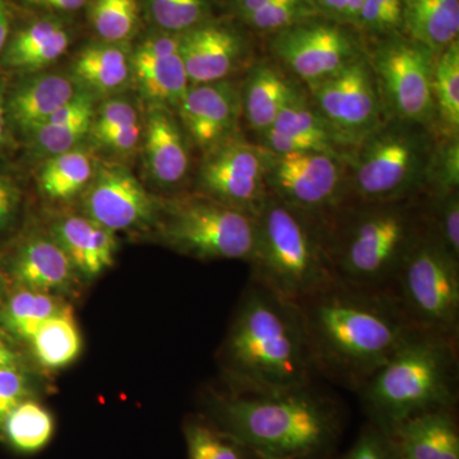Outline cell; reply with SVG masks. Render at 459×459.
Wrapping results in <instances>:
<instances>
[{"instance_id":"cell-1","label":"cell","mask_w":459,"mask_h":459,"mask_svg":"<svg viewBox=\"0 0 459 459\" xmlns=\"http://www.w3.org/2000/svg\"><path fill=\"white\" fill-rule=\"evenodd\" d=\"M295 305L314 369L356 392L416 329L394 290L336 279Z\"/></svg>"},{"instance_id":"cell-2","label":"cell","mask_w":459,"mask_h":459,"mask_svg":"<svg viewBox=\"0 0 459 459\" xmlns=\"http://www.w3.org/2000/svg\"><path fill=\"white\" fill-rule=\"evenodd\" d=\"M217 428L259 459H328L342 433V410L312 385L271 394H211Z\"/></svg>"},{"instance_id":"cell-3","label":"cell","mask_w":459,"mask_h":459,"mask_svg":"<svg viewBox=\"0 0 459 459\" xmlns=\"http://www.w3.org/2000/svg\"><path fill=\"white\" fill-rule=\"evenodd\" d=\"M231 394H271L313 383L316 371L296 305L252 280L221 349Z\"/></svg>"},{"instance_id":"cell-4","label":"cell","mask_w":459,"mask_h":459,"mask_svg":"<svg viewBox=\"0 0 459 459\" xmlns=\"http://www.w3.org/2000/svg\"><path fill=\"white\" fill-rule=\"evenodd\" d=\"M458 342L415 329L359 389L374 427L389 435L427 411L455 407Z\"/></svg>"},{"instance_id":"cell-5","label":"cell","mask_w":459,"mask_h":459,"mask_svg":"<svg viewBox=\"0 0 459 459\" xmlns=\"http://www.w3.org/2000/svg\"><path fill=\"white\" fill-rule=\"evenodd\" d=\"M252 280L283 300L298 304L336 280L328 228L270 195L255 219Z\"/></svg>"},{"instance_id":"cell-6","label":"cell","mask_w":459,"mask_h":459,"mask_svg":"<svg viewBox=\"0 0 459 459\" xmlns=\"http://www.w3.org/2000/svg\"><path fill=\"white\" fill-rule=\"evenodd\" d=\"M402 202L367 204L369 207L353 213L344 226L328 223L337 280L364 289L394 290L402 263L425 232Z\"/></svg>"},{"instance_id":"cell-7","label":"cell","mask_w":459,"mask_h":459,"mask_svg":"<svg viewBox=\"0 0 459 459\" xmlns=\"http://www.w3.org/2000/svg\"><path fill=\"white\" fill-rule=\"evenodd\" d=\"M166 246L201 261L249 262L255 244V217L197 195L165 202L159 212Z\"/></svg>"},{"instance_id":"cell-8","label":"cell","mask_w":459,"mask_h":459,"mask_svg":"<svg viewBox=\"0 0 459 459\" xmlns=\"http://www.w3.org/2000/svg\"><path fill=\"white\" fill-rule=\"evenodd\" d=\"M394 291L413 327L458 342L459 259L430 230L402 263Z\"/></svg>"},{"instance_id":"cell-9","label":"cell","mask_w":459,"mask_h":459,"mask_svg":"<svg viewBox=\"0 0 459 459\" xmlns=\"http://www.w3.org/2000/svg\"><path fill=\"white\" fill-rule=\"evenodd\" d=\"M421 128L382 124L358 147L353 186L364 204L406 201L427 184L433 152Z\"/></svg>"},{"instance_id":"cell-10","label":"cell","mask_w":459,"mask_h":459,"mask_svg":"<svg viewBox=\"0 0 459 459\" xmlns=\"http://www.w3.org/2000/svg\"><path fill=\"white\" fill-rule=\"evenodd\" d=\"M437 54L412 39L392 35L377 45L370 63L385 111L397 122L435 124L433 95Z\"/></svg>"},{"instance_id":"cell-11","label":"cell","mask_w":459,"mask_h":459,"mask_svg":"<svg viewBox=\"0 0 459 459\" xmlns=\"http://www.w3.org/2000/svg\"><path fill=\"white\" fill-rule=\"evenodd\" d=\"M313 105L338 146L358 148L383 124L382 99L373 66L362 56L338 74L309 84Z\"/></svg>"},{"instance_id":"cell-12","label":"cell","mask_w":459,"mask_h":459,"mask_svg":"<svg viewBox=\"0 0 459 459\" xmlns=\"http://www.w3.org/2000/svg\"><path fill=\"white\" fill-rule=\"evenodd\" d=\"M271 50L307 86L338 74L365 56L360 40L351 30L320 16L273 33Z\"/></svg>"},{"instance_id":"cell-13","label":"cell","mask_w":459,"mask_h":459,"mask_svg":"<svg viewBox=\"0 0 459 459\" xmlns=\"http://www.w3.org/2000/svg\"><path fill=\"white\" fill-rule=\"evenodd\" d=\"M340 157L327 152L271 153L267 186L272 195L328 226L342 198Z\"/></svg>"},{"instance_id":"cell-14","label":"cell","mask_w":459,"mask_h":459,"mask_svg":"<svg viewBox=\"0 0 459 459\" xmlns=\"http://www.w3.org/2000/svg\"><path fill=\"white\" fill-rule=\"evenodd\" d=\"M271 152L240 135L204 153L198 193L258 217L271 193L267 186Z\"/></svg>"},{"instance_id":"cell-15","label":"cell","mask_w":459,"mask_h":459,"mask_svg":"<svg viewBox=\"0 0 459 459\" xmlns=\"http://www.w3.org/2000/svg\"><path fill=\"white\" fill-rule=\"evenodd\" d=\"M82 202L84 216L113 232L152 222L161 207L131 171L114 164H98Z\"/></svg>"},{"instance_id":"cell-16","label":"cell","mask_w":459,"mask_h":459,"mask_svg":"<svg viewBox=\"0 0 459 459\" xmlns=\"http://www.w3.org/2000/svg\"><path fill=\"white\" fill-rule=\"evenodd\" d=\"M177 108L184 132L204 153L238 135L240 92L228 80L190 84Z\"/></svg>"},{"instance_id":"cell-17","label":"cell","mask_w":459,"mask_h":459,"mask_svg":"<svg viewBox=\"0 0 459 459\" xmlns=\"http://www.w3.org/2000/svg\"><path fill=\"white\" fill-rule=\"evenodd\" d=\"M247 54L246 36L228 23L205 21L181 33L180 56L190 84L225 81Z\"/></svg>"},{"instance_id":"cell-18","label":"cell","mask_w":459,"mask_h":459,"mask_svg":"<svg viewBox=\"0 0 459 459\" xmlns=\"http://www.w3.org/2000/svg\"><path fill=\"white\" fill-rule=\"evenodd\" d=\"M263 147L273 155L318 152L338 156V144L327 124L301 91L281 110L262 135Z\"/></svg>"},{"instance_id":"cell-19","label":"cell","mask_w":459,"mask_h":459,"mask_svg":"<svg viewBox=\"0 0 459 459\" xmlns=\"http://www.w3.org/2000/svg\"><path fill=\"white\" fill-rule=\"evenodd\" d=\"M144 155L148 175L161 188H172L186 179L190 155L183 126L170 108L151 107L148 113Z\"/></svg>"},{"instance_id":"cell-20","label":"cell","mask_w":459,"mask_h":459,"mask_svg":"<svg viewBox=\"0 0 459 459\" xmlns=\"http://www.w3.org/2000/svg\"><path fill=\"white\" fill-rule=\"evenodd\" d=\"M455 407L427 411L402 422L388 435L400 459H459Z\"/></svg>"},{"instance_id":"cell-21","label":"cell","mask_w":459,"mask_h":459,"mask_svg":"<svg viewBox=\"0 0 459 459\" xmlns=\"http://www.w3.org/2000/svg\"><path fill=\"white\" fill-rule=\"evenodd\" d=\"M56 238L77 273L93 279L114 264L117 241L115 232L87 216H65L51 225Z\"/></svg>"},{"instance_id":"cell-22","label":"cell","mask_w":459,"mask_h":459,"mask_svg":"<svg viewBox=\"0 0 459 459\" xmlns=\"http://www.w3.org/2000/svg\"><path fill=\"white\" fill-rule=\"evenodd\" d=\"M75 273L68 256L51 235L30 238L12 264L18 285L56 295L74 286Z\"/></svg>"},{"instance_id":"cell-23","label":"cell","mask_w":459,"mask_h":459,"mask_svg":"<svg viewBox=\"0 0 459 459\" xmlns=\"http://www.w3.org/2000/svg\"><path fill=\"white\" fill-rule=\"evenodd\" d=\"M299 91L276 66L267 62L256 63L240 92L241 113L250 128L263 135Z\"/></svg>"},{"instance_id":"cell-24","label":"cell","mask_w":459,"mask_h":459,"mask_svg":"<svg viewBox=\"0 0 459 459\" xmlns=\"http://www.w3.org/2000/svg\"><path fill=\"white\" fill-rule=\"evenodd\" d=\"M80 93L72 78L42 74L17 90L9 108L17 126L29 134Z\"/></svg>"},{"instance_id":"cell-25","label":"cell","mask_w":459,"mask_h":459,"mask_svg":"<svg viewBox=\"0 0 459 459\" xmlns=\"http://www.w3.org/2000/svg\"><path fill=\"white\" fill-rule=\"evenodd\" d=\"M402 27L407 38L439 54L458 41L459 0H402Z\"/></svg>"},{"instance_id":"cell-26","label":"cell","mask_w":459,"mask_h":459,"mask_svg":"<svg viewBox=\"0 0 459 459\" xmlns=\"http://www.w3.org/2000/svg\"><path fill=\"white\" fill-rule=\"evenodd\" d=\"M132 75L151 107L177 108L190 83L180 53L152 56L135 50L131 56Z\"/></svg>"},{"instance_id":"cell-27","label":"cell","mask_w":459,"mask_h":459,"mask_svg":"<svg viewBox=\"0 0 459 459\" xmlns=\"http://www.w3.org/2000/svg\"><path fill=\"white\" fill-rule=\"evenodd\" d=\"M95 113L92 98L89 93L81 92L29 133L33 151L49 159L74 150L91 132Z\"/></svg>"},{"instance_id":"cell-28","label":"cell","mask_w":459,"mask_h":459,"mask_svg":"<svg viewBox=\"0 0 459 459\" xmlns=\"http://www.w3.org/2000/svg\"><path fill=\"white\" fill-rule=\"evenodd\" d=\"M71 36L63 23L41 20L14 36L5 53V63L12 68L36 69L53 65L68 49Z\"/></svg>"},{"instance_id":"cell-29","label":"cell","mask_w":459,"mask_h":459,"mask_svg":"<svg viewBox=\"0 0 459 459\" xmlns=\"http://www.w3.org/2000/svg\"><path fill=\"white\" fill-rule=\"evenodd\" d=\"M30 343L36 360L44 369H65L74 364L82 351V336L72 305H63L45 320Z\"/></svg>"},{"instance_id":"cell-30","label":"cell","mask_w":459,"mask_h":459,"mask_svg":"<svg viewBox=\"0 0 459 459\" xmlns=\"http://www.w3.org/2000/svg\"><path fill=\"white\" fill-rule=\"evenodd\" d=\"M75 78L95 92H115L132 77L131 56L113 42H100L84 48L75 57Z\"/></svg>"},{"instance_id":"cell-31","label":"cell","mask_w":459,"mask_h":459,"mask_svg":"<svg viewBox=\"0 0 459 459\" xmlns=\"http://www.w3.org/2000/svg\"><path fill=\"white\" fill-rule=\"evenodd\" d=\"M98 162L89 151L75 147L49 157L39 172V186L51 201H68L87 188Z\"/></svg>"},{"instance_id":"cell-32","label":"cell","mask_w":459,"mask_h":459,"mask_svg":"<svg viewBox=\"0 0 459 459\" xmlns=\"http://www.w3.org/2000/svg\"><path fill=\"white\" fill-rule=\"evenodd\" d=\"M65 304L56 294L21 286L3 305L0 325L14 337L30 342L45 320Z\"/></svg>"},{"instance_id":"cell-33","label":"cell","mask_w":459,"mask_h":459,"mask_svg":"<svg viewBox=\"0 0 459 459\" xmlns=\"http://www.w3.org/2000/svg\"><path fill=\"white\" fill-rule=\"evenodd\" d=\"M433 95L435 123L444 137H458L459 132V41L437 54Z\"/></svg>"},{"instance_id":"cell-34","label":"cell","mask_w":459,"mask_h":459,"mask_svg":"<svg viewBox=\"0 0 459 459\" xmlns=\"http://www.w3.org/2000/svg\"><path fill=\"white\" fill-rule=\"evenodd\" d=\"M54 428L49 411L30 398L14 407L0 425L12 448L21 453L44 449L53 437Z\"/></svg>"},{"instance_id":"cell-35","label":"cell","mask_w":459,"mask_h":459,"mask_svg":"<svg viewBox=\"0 0 459 459\" xmlns=\"http://www.w3.org/2000/svg\"><path fill=\"white\" fill-rule=\"evenodd\" d=\"M137 0H91L90 20L105 42L120 44L132 38L138 25Z\"/></svg>"},{"instance_id":"cell-36","label":"cell","mask_w":459,"mask_h":459,"mask_svg":"<svg viewBox=\"0 0 459 459\" xmlns=\"http://www.w3.org/2000/svg\"><path fill=\"white\" fill-rule=\"evenodd\" d=\"M188 459H246V452L240 443L202 420H190L186 429Z\"/></svg>"},{"instance_id":"cell-37","label":"cell","mask_w":459,"mask_h":459,"mask_svg":"<svg viewBox=\"0 0 459 459\" xmlns=\"http://www.w3.org/2000/svg\"><path fill=\"white\" fill-rule=\"evenodd\" d=\"M147 9L162 31L184 33L207 21L211 0H147Z\"/></svg>"},{"instance_id":"cell-38","label":"cell","mask_w":459,"mask_h":459,"mask_svg":"<svg viewBox=\"0 0 459 459\" xmlns=\"http://www.w3.org/2000/svg\"><path fill=\"white\" fill-rule=\"evenodd\" d=\"M320 16L314 0H273L240 20L256 31L276 33L301 21Z\"/></svg>"},{"instance_id":"cell-39","label":"cell","mask_w":459,"mask_h":459,"mask_svg":"<svg viewBox=\"0 0 459 459\" xmlns=\"http://www.w3.org/2000/svg\"><path fill=\"white\" fill-rule=\"evenodd\" d=\"M427 184L434 195L457 192L459 186L458 137H444L443 143L433 151L429 162Z\"/></svg>"},{"instance_id":"cell-40","label":"cell","mask_w":459,"mask_h":459,"mask_svg":"<svg viewBox=\"0 0 459 459\" xmlns=\"http://www.w3.org/2000/svg\"><path fill=\"white\" fill-rule=\"evenodd\" d=\"M430 230L455 259H459V198L457 192L434 195Z\"/></svg>"},{"instance_id":"cell-41","label":"cell","mask_w":459,"mask_h":459,"mask_svg":"<svg viewBox=\"0 0 459 459\" xmlns=\"http://www.w3.org/2000/svg\"><path fill=\"white\" fill-rule=\"evenodd\" d=\"M137 122H141V119L134 105L128 100L114 99L102 105L98 113H95L91 132L98 140L108 132Z\"/></svg>"},{"instance_id":"cell-42","label":"cell","mask_w":459,"mask_h":459,"mask_svg":"<svg viewBox=\"0 0 459 459\" xmlns=\"http://www.w3.org/2000/svg\"><path fill=\"white\" fill-rule=\"evenodd\" d=\"M30 377L21 365L0 370V425L9 412L31 394Z\"/></svg>"},{"instance_id":"cell-43","label":"cell","mask_w":459,"mask_h":459,"mask_svg":"<svg viewBox=\"0 0 459 459\" xmlns=\"http://www.w3.org/2000/svg\"><path fill=\"white\" fill-rule=\"evenodd\" d=\"M341 459H400L394 443L380 429L370 425Z\"/></svg>"},{"instance_id":"cell-44","label":"cell","mask_w":459,"mask_h":459,"mask_svg":"<svg viewBox=\"0 0 459 459\" xmlns=\"http://www.w3.org/2000/svg\"><path fill=\"white\" fill-rule=\"evenodd\" d=\"M142 132H143V128H142L141 122L133 123L101 135L98 138V142L101 146L113 151V152L126 155V153L132 152L140 144Z\"/></svg>"},{"instance_id":"cell-45","label":"cell","mask_w":459,"mask_h":459,"mask_svg":"<svg viewBox=\"0 0 459 459\" xmlns=\"http://www.w3.org/2000/svg\"><path fill=\"white\" fill-rule=\"evenodd\" d=\"M21 205V190L16 183L0 175V230L7 229L16 219Z\"/></svg>"},{"instance_id":"cell-46","label":"cell","mask_w":459,"mask_h":459,"mask_svg":"<svg viewBox=\"0 0 459 459\" xmlns=\"http://www.w3.org/2000/svg\"><path fill=\"white\" fill-rule=\"evenodd\" d=\"M349 0H314L320 16H325L328 20L337 21L342 23L344 11Z\"/></svg>"},{"instance_id":"cell-47","label":"cell","mask_w":459,"mask_h":459,"mask_svg":"<svg viewBox=\"0 0 459 459\" xmlns=\"http://www.w3.org/2000/svg\"><path fill=\"white\" fill-rule=\"evenodd\" d=\"M38 7L54 9V11L74 12L82 8L87 0H26Z\"/></svg>"},{"instance_id":"cell-48","label":"cell","mask_w":459,"mask_h":459,"mask_svg":"<svg viewBox=\"0 0 459 459\" xmlns=\"http://www.w3.org/2000/svg\"><path fill=\"white\" fill-rule=\"evenodd\" d=\"M272 2L273 0H231V9L238 18H241L265 7Z\"/></svg>"},{"instance_id":"cell-49","label":"cell","mask_w":459,"mask_h":459,"mask_svg":"<svg viewBox=\"0 0 459 459\" xmlns=\"http://www.w3.org/2000/svg\"><path fill=\"white\" fill-rule=\"evenodd\" d=\"M18 365H21L20 356L4 338L0 337V370L18 367Z\"/></svg>"},{"instance_id":"cell-50","label":"cell","mask_w":459,"mask_h":459,"mask_svg":"<svg viewBox=\"0 0 459 459\" xmlns=\"http://www.w3.org/2000/svg\"><path fill=\"white\" fill-rule=\"evenodd\" d=\"M9 31V23L7 11H5L4 3L0 0V51L4 48L7 41Z\"/></svg>"},{"instance_id":"cell-51","label":"cell","mask_w":459,"mask_h":459,"mask_svg":"<svg viewBox=\"0 0 459 459\" xmlns=\"http://www.w3.org/2000/svg\"><path fill=\"white\" fill-rule=\"evenodd\" d=\"M5 107L4 99H3L2 91H0V146L4 143L5 141Z\"/></svg>"},{"instance_id":"cell-52","label":"cell","mask_w":459,"mask_h":459,"mask_svg":"<svg viewBox=\"0 0 459 459\" xmlns=\"http://www.w3.org/2000/svg\"><path fill=\"white\" fill-rule=\"evenodd\" d=\"M0 289H2V279H0Z\"/></svg>"}]
</instances>
